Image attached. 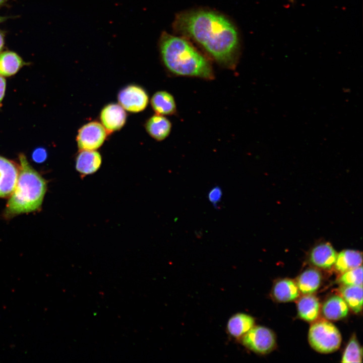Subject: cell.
<instances>
[{"label": "cell", "instance_id": "3957f363", "mask_svg": "<svg viewBox=\"0 0 363 363\" xmlns=\"http://www.w3.org/2000/svg\"><path fill=\"white\" fill-rule=\"evenodd\" d=\"M19 158L17 182L5 209L7 217L39 209L47 190L45 180L31 166L26 156L20 154Z\"/></svg>", "mask_w": 363, "mask_h": 363}, {"label": "cell", "instance_id": "6da1fadb", "mask_svg": "<svg viewBox=\"0 0 363 363\" xmlns=\"http://www.w3.org/2000/svg\"><path fill=\"white\" fill-rule=\"evenodd\" d=\"M173 28L197 42L219 65L235 68L240 40L236 28L227 17L211 10H190L176 16Z\"/></svg>", "mask_w": 363, "mask_h": 363}, {"label": "cell", "instance_id": "484cf974", "mask_svg": "<svg viewBox=\"0 0 363 363\" xmlns=\"http://www.w3.org/2000/svg\"><path fill=\"white\" fill-rule=\"evenodd\" d=\"M6 82L5 79L0 75V102L2 101L5 95Z\"/></svg>", "mask_w": 363, "mask_h": 363}, {"label": "cell", "instance_id": "83f0119b", "mask_svg": "<svg viewBox=\"0 0 363 363\" xmlns=\"http://www.w3.org/2000/svg\"><path fill=\"white\" fill-rule=\"evenodd\" d=\"M5 1L6 0H0V6L2 5L5 2Z\"/></svg>", "mask_w": 363, "mask_h": 363}, {"label": "cell", "instance_id": "2e32d148", "mask_svg": "<svg viewBox=\"0 0 363 363\" xmlns=\"http://www.w3.org/2000/svg\"><path fill=\"white\" fill-rule=\"evenodd\" d=\"M362 254L353 250H345L337 254L334 263L336 269L343 273L362 264Z\"/></svg>", "mask_w": 363, "mask_h": 363}, {"label": "cell", "instance_id": "f1b7e54d", "mask_svg": "<svg viewBox=\"0 0 363 363\" xmlns=\"http://www.w3.org/2000/svg\"><path fill=\"white\" fill-rule=\"evenodd\" d=\"M4 19H5L4 18L0 17V23L2 22V21H3Z\"/></svg>", "mask_w": 363, "mask_h": 363}, {"label": "cell", "instance_id": "5b68a950", "mask_svg": "<svg viewBox=\"0 0 363 363\" xmlns=\"http://www.w3.org/2000/svg\"><path fill=\"white\" fill-rule=\"evenodd\" d=\"M241 343L248 349L260 354L272 351L276 339L273 332L263 326H253L241 338Z\"/></svg>", "mask_w": 363, "mask_h": 363}, {"label": "cell", "instance_id": "603a6c76", "mask_svg": "<svg viewBox=\"0 0 363 363\" xmlns=\"http://www.w3.org/2000/svg\"><path fill=\"white\" fill-rule=\"evenodd\" d=\"M339 282L346 286H362V265L343 273Z\"/></svg>", "mask_w": 363, "mask_h": 363}, {"label": "cell", "instance_id": "7c38bea8", "mask_svg": "<svg viewBox=\"0 0 363 363\" xmlns=\"http://www.w3.org/2000/svg\"><path fill=\"white\" fill-rule=\"evenodd\" d=\"M102 157L96 150H80L76 158L75 167L83 175L96 172L100 167Z\"/></svg>", "mask_w": 363, "mask_h": 363}, {"label": "cell", "instance_id": "d6986e66", "mask_svg": "<svg viewBox=\"0 0 363 363\" xmlns=\"http://www.w3.org/2000/svg\"><path fill=\"white\" fill-rule=\"evenodd\" d=\"M321 282V273L315 269H309L298 276L296 284L300 292L309 294L316 291Z\"/></svg>", "mask_w": 363, "mask_h": 363}, {"label": "cell", "instance_id": "f546056e", "mask_svg": "<svg viewBox=\"0 0 363 363\" xmlns=\"http://www.w3.org/2000/svg\"><path fill=\"white\" fill-rule=\"evenodd\" d=\"M291 2H293L294 0H289Z\"/></svg>", "mask_w": 363, "mask_h": 363}, {"label": "cell", "instance_id": "d4e9b609", "mask_svg": "<svg viewBox=\"0 0 363 363\" xmlns=\"http://www.w3.org/2000/svg\"><path fill=\"white\" fill-rule=\"evenodd\" d=\"M47 155V152L44 148H38L33 152L32 157L35 162L41 163L46 160Z\"/></svg>", "mask_w": 363, "mask_h": 363}, {"label": "cell", "instance_id": "7a4b0ae2", "mask_svg": "<svg viewBox=\"0 0 363 363\" xmlns=\"http://www.w3.org/2000/svg\"><path fill=\"white\" fill-rule=\"evenodd\" d=\"M158 44L162 62L171 74L205 80L214 79L209 60L185 39L164 32Z\"/></svg>", "mask_w": 363, "mask_h": 363}, {"label": "cell", "instance_id": "5bb4252c", "mask_svg": "<svg viewBox=\"0 0 363 363\" xmlns=\"http://www.w3.org/2000/svg\"><path fill=\"white\" fill-rule=\"evenodd\" d=\"M255 319L250 315L237 313L232 315L227 324L228 334L235 339L241 338L255 325Z\"/></svg>", "mask_w": 363, "mask_h": 363}, {"label": "cell", "instance_id": "ba28073f", "mask_svg": "<svg viewBox=\"0 0 363 363\" xmlns=\"http://www.w3.org/2000/svg\"><path fill=\"white\" fill-rule=\"evenodd\" d=\"M127 118L125 109L119 104L115 103L105 105L99 115L100 123L109 134L120 130L125 125Z\"/></svg>", "mask_w": 363, "mask_h": 363}, {"label": "cell", "instance_id": "8992f818", "mask_svg": "<svg viewBox=\"0 0 363 363\" xmlns=\"http://www.w3.org/2000/svg\"><path fill=\"white\" fill-rule=\"evenodd\" d=\"M109 134L97 121L82 126L78 130L76 141L79 150H96L104 143Z\"/></svg>", "mask_w": 363, "mask_h": 363}, {"label": "cell", "instance_id": "30bf717a", "mask_svg": "<svg viewBox=\"0 0 363 363\" xmlns=\"http://www.w3.org/2000/svg\"><path fill=\"white\" fill-rule=\"evenodd\" d=\"M337 253L329 243L315 246L309 255V260L314 266L322 269L331 268L335 262Z\"/></svg>", "mask_w": 363, "mask_h": 363}, {"label": "cell", "instance_id": "e0dca14e", "mask_svg": "<svg viewBox=\"0 0 363 363\" xmlns=\"http://www.w3.org/2000/svg\"><path fill=\"white\" fill-rule=\"evenodd\" d=\"M274 298L280 302L294 300L299 295V291L295 282L289 279H284L277 282L273 288Z\"/></svg>", "mask_w": 363, "mask_h": 363}, {"label": "cell", "instance_id": "52a82bcc", "mask_svg": "<svg viewBox=\"0 0 363 363\" xmlns=\"http://www.w3.org/2000/svg\"><path fill=\"white\" fill-rule=\"evenodd\" d=\"M117 100L125 110L131 113H138L147 107L149 96L142 87L136 84H130L119 90Z\"/></svg>", "mask_w": 363, "mask_h": 363}, {"label": "cell", "instance_id": "cb8c5ba5", "mask_svg": "<svg viewBox=\"0 0 363 363\" xmlns=\"http://www.w3.org/2000/svg\"><path fill=\"white\" fill-rule=\"evenodd\" d=\"M222 192L221 189L216 186L211 189L208 193V198L209 201L214 206H217L221 200Z\"/></svg>", "mask_w": 363, "mask_h": 363}, {"label": "cell", "instance_id": "4316f807", "mask_svg": "<svg viewBox=\"0 0 363 363\" xmlns=\"http://www.w3.org/2000/svg\"><path fill=\"white\" fill-rule=\"evenodd\" d=\"M4 44V36L2 32H0V52L3 49Z\"/></svg>", "mask_w": 363, "mask_h": 363}, {"label": "cell", "instance_id": "44dd1931", "mask_svg": "<svg viewBox=\"0 0 363 363\" xmlns=\"http://www.w3.org/2000/svg\"><path fill=\"white\" fill-rule=\"evenodd\" d=\"M342 297L348 307L355 313H359L362 306V286L343 285L340 289Z\"/></svg>", "mask_w": 363, "mask_h": 363}, {"label": "cell", "instance_id": "4fadbf2b", "mask_svg": "<svg viewBox=\"0 0 363 363\" xmlns=\"http://www.w3.org/2000/svg\"><path fill=\"white\" fill-rule=\"evenodd\" d=\"M151 107L156 113L162 115H172L176 112V104L173 95L168 92H156L150 100Z\"/></svg>", "mask_w": 363, "mask_h": 363}, {"label": "cell", "instance_id": "7402d4cb", "mask_svg": "<svg viewBox=\"0 0 363 363\" xmlns=\"http://www.w3.org/2000/svg\"><path fill=\"white\" fill-rule=\"evenodd\" d=\"M341 362H362V348L355 336H353L349 340L343 354Z\"/></svg>", "mask_w": 363, "mask_h": 363}, {"label": "cell", "instance_id": "9c48e42d", "mask_svg": "<svg viewBox=\"0 0 363 363\" xmlns=\"http://www.w3.org/2000/svg\"><path fill=\"white\" fill-rule=\"evenodd\" d=\"M19 169L13 161L0 156V198L10 196L15 188Z\"/></svg>", "mask_w": 363, "mask_h": 363}, {"label": "cell", "instance_id": "9a60e30c", "mask_svg": "<svg viewBox=\"0 0 363 363\" xmlns=\"http://www.w3.org/2000/svg\"><path fill=\"white\" fill-rule=\"evenodd\" d=\"M323 316L330 320H338L345 318L348 314L349 308L344 299L338 295L328 298L322 307Z\"/></svg>", "mask_w": 363, "mask_h": 363}, {"label": "cell", "instance_id": "277c9868", "mask_svg": "<svg viewBox=\"0 0 363 363\" xmlns=\"http://www.w3.org/2000/svg\"><path fill=\"white\" fill-rule=\"evenodd\" d=\"M309 341L312 347L321 353L337 350L341 343V334L332 323L320 320L313 324L309 332Z\"/></svg>", "mask_w": 363, "mask_h": 363}, {"label": "cell", "instance_id": "8fae6325", "mask_svg": "<svg viewBox=\"0 0 363 363\" xmlns=\"http://www.w3.org/2000/svg\"><path fill=\"white\" fill-rule=\"evenodd\" d=\"M145 129L148 135L157 141H162L169 135L172 124L164 115L155 114L146 121Z\"/></svg>", "mask_w": 363, "mask_h": 363}, {"label": "cell", "instance_id": "ffe728a7", "mask_svg": "<svg viewBox=\"0 0 363 363\" xmlns=\"http://www.w3.org/2000/svg\"><path fill=\"white\" fill-rule=\"evenodd\" d=\"M24 65L17 53L7 51L0 54V75L11 76L16 74Z\"/></svg>", "mask_w": 363, "mask_h": 363}, {"label": "cell", "instance_id": "ac0fdd59", "mask_svg": "<svg viewBox=\"0 0 363 363\" xmlns=\"http://www.w3.org/2000/svg\"><path fill=\"white\" fill-rule=\"evenodd\" d=\"M299 317L308 322L315 321L318 317L320 304L316 297L311 294L302 296L297 302Z\"/></svg>", "mask_w": 363, "mask_h": 363}]
</instances>
